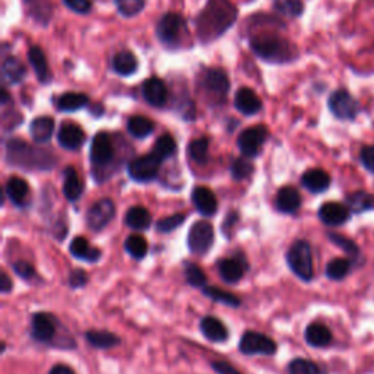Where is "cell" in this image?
<instances>
[{"instance_id":"6da1fadb","label":"cell","mask_w":374,"mask_h":374,"mask_svg":"<svg viewBox=\"0 0 374 374\" xmlns=\"http://www.w3.org/2000/svg\"><path fill=\"white\" fill-rule=\"evenodd\" d=\"M237 19V9L230 0H208L196 19L197 37L202 43H211L231 28Z\"/></svg>"},{"instance_id":"7a4b0ae2","label":"cell","mask_w":374,"mask_h":374,"mask_svg":"<svg viewBox=\"0 0 374 374\" xmlns=\"http://www.w3.org/2000/svg\"><path fill=\"white\" fill-rule=\"evenodd\" d=\"M253 52L270 63H287L297 57L298 52L294 44L277 34H259L251 38Z\"/></svg>"},{"instance_id":"3957f363","label":"cell","mask_w":374,"mask_h":374,"mask_svg":"<svg viewBox=\"0 0 374 374\" xmlns=\"http://www.w3.org/2000/svg\"><path fill=\"white\" fill-rule=\"evenodd\" d=\"M6 158L8 163L25 168L47 170L55 167L56 164V160L52 154L43 151V149H34L19 139H11L8 142Z\"/></svg>"},{"instance_id":"277c9868","label":"cell","mask_w":374,"mask_h":374,"mask_svg":"<svg viewBox=\"0 0 374 374\" xmlns=\"http://www.w3.org/2000/svg\"><path fill=\"white\" fill-rule=\"evenodd\" d=\"M287 263L295 275L303 281H312L314 275L312 247L306 240H297L287 252Z\"/></svg>"},{"instance_id":"5b68a950","label":"cell","mask_w":374,"mask_h":374,"mask_svg":"<svg viewBox=\"0 0 374 374\" xmlns=\"http://www.w3.org/2000/svg\"><path fill=\"white\" fill-rule=\"evenodd\" d=\"M186 30L187 27L185 18L179 13L168 12L160 19L157 25V35L164 45L176 48L183 43Z\"/></svg>"},{"instance_id":"8992f818","label":"cell","mask_w":374,"mask_h":374,"mask_svg":"<svg viewBox=\"0 0 374 374\" xmlns=\"http://www.w3.org/2000/svg\"><path fill=\"white\" fill-rule=\"evenodd\" d=\"M328 106L331 113L339 120H354L360 113L358 101L346 89H336L332 92Z\"/></svg>"},{"instance_id":"52a82bcc","label":"cell","mask_w":374,"mask_h":374,"mask_svg":"<svg viewBox=\"0 0 374 374\" xmlns=\"http://www.w3.org/2000/svg\"><path fill=\"white\" fill-rule=\"evenodd\" d=\"M240 351L246 356H272L277 353V343L272 338L253 332L247 331L240 339Z\"/></svg>"},{"instance_id":"ba28073f","label":"cell","mask_w":374,"mask_h":374,"mask_svg":"<svg viewBox=\"0 0 374 374\" xmlns=\"http://www.w3.org/2000/svg\"><path fill=\"white\" fill-rule=\"evenodd\" d=\"M266 139H268V129L263 126V124H259V126H252L243 131L237 139V145L244 157L253 158L260 154L262 146Z\"/></svg>"},{"instance_id":"9c48e42d","label":"cell","mask_w":374,"mask_h":374,"mask_svg":"<svg viewBox=\"0 0 374 374\" xmlns=\"http://www.w3.org/2000/svg\"><path fill=\"white\" fill-rule=\"evenodd\" d=\"M187 244L193 255H205L214 244V229L211 224L207 221L194 222L187 236Z\"/></svg>"},{"instance_id":"30bf717a","label":"cell","mask_w":374,"mask_h":374,"mask_svg":"<svg viewBox=\"0 0 374 374\" xmlns=\"http://www.w3.org/2000/svg\"><path fill=\"white\" fill-rule=\"evenodd\" d=\"M161 163L163 161L153 153L135 158L129 164V176L141 183L151 182L157 177Z\"/></svg>"},{"instance_id":"8fae6325","label":"cell","mask_w":374,"mask_h":374,"mask_svg":"<svg viewBox=\"0 0 374 374\" xmlns=\"http://www.w3.org/2000/svg\"><path fill=\"white\" fill-rule=\"evenodd\" d=\"M114 215H116L114 202L111 199H101V201L95 202L89 208L87 214V224L91 230L101 231L111 222Z\"/></svg>"},{"instance_id":"7c38bea8","label":"cell","mask_w":374,"mask_h":374,"mask_svg":"<svg viewBox=\"0 0 374 374\" xmlns=\"http://www.w3.org/2000/svg\"><path fill=\"white\" fill-rule=\"evenodd\" d=\"M89 155H91V163L95 167H106L107 164L111 163L114 157V148L109 133L99 132L94 136Z\"/></svg>"},{"instance_id":"4fadbf2b","label":"cell","mask_w":374,"mask_h":374,"mask_svg":"<svg viewBox=\"0 0 374 374\" xmlns=\"http://www.w3.org/2000/svg\"><path fill=\"white\" fill-rule=\"evenodd\" d=\"M204 88L215 99H224L230 89L227 73L222 69H209L204 77Z\"/></svg>"},{"instance_id":"5bb4252c","label":"cell","mask_w":374,"mask_h":374,"mask_svg":"<svg viewBox=\"0 0 374 374\" xmlns=\"http://www.w3.org/2000/svg\"><path fill=\"white\" fill-rule=\"evenodd\" d=\"M350 216H351V209L348 208V205L339 202H326L319 209L320 221L329 227L343 226L345 222L350 221Z\"/></svg>"},{"instance_id":"9a60e30c","label":"cell","mask_w":374,"mask_h":374,"mask_svg":"<svg viewBox=\"0 0 374 374\" xmlns=\"http://www.w3.org/2000/svg\"><path fill=\"white\" fill-rule=\"evenodd\" d=\"M142 95L145 101L153 107H163L167 103L168 89L163 79L153 77L148 78L142 85Z\"/></svg>"},{"instance_id":"2e32d148","label":"cell","mask_w":374,"mask_h":374,"mask_svg":"<svg viewBox=\"0 0 374 374\" xmlns=\"http://www.w3.org/2000/svg\"><path fill=\"white\" fill-rule=\"evenodd\" d=\"M31 335L38 342H50L56 335V320L45 313L34 314L31 321Z\"/></svg>"},{"instance_id":"e0dca14e","label":"cell","mask_w":374,"mask_h":374,"mask_svg":"<svg viewBox=\"0 0 374 374\" xmlns=\"http://www.w3.org/2000/svg\"><path fill=\"white\" fill-rule=\"evenodd\" d=\"M57 142L69 151H77L85 142V133L77 123H63L59 129Z\"/></svg>"},{"instance_id":"ac0fdd59","label":"cell","mask_w":374,"mask_h":374,"mask_svg":"<svg viewBox=\"0 0 374 374\" xmlns=\"http://www.w3.org/2000/svg\"><path fill=\"white\" fill-rule=\"evenodd\" d=\"M234 104L244 116H255L262 110V99L252 88H240L236 94Z\"/></svg>"},{"instance_id":"d6986e66","label":"cell","mask_w":374,"mask_h":374,"mask_svg":"<svg viewBox=\"0 0 374 374\" xmlns=\"http://www.w3.org/2000/svg\"><path fill=\"white\" fill-rule=\"evenodd\" d=\"M192 201L194 208L204 216H212L218 209V202L214 192L205 186H199L193 189Z\"/></svg>"},{"instance_id":"ffe728a7","label":"cell","mask_w":374,"mask_h":374,"mask_svg":"<svg viewBox=\"0 0 374 374\" xmlns=\"http://www.w3.org/2000/svg\"><path fill=\"white\" fill-rule=\"evenodd\" d=\"M246 269H247V265L240 258L222 259L218 263V270H219L221 278L226 282H229V284L238 282L244 277Z\"/></svg>"},{"instance_id":"44dd1931","label":"cell","mask_w":374,"mask_h":374,"mask_svg":"<svg viewBox=\"0 0 374 374\" xmlns=\"http://www.w3.org/2000/svg\"><path fill=\"white\" fill-rule=\"evenodd\" d=\"M302 185L312 193H323L331 186V176L325 170L312 168L302 176Z\"/></svg>"},{"instance_id":"7402d4cb","label":"cell","mask_w":374,"mask_h":374,"mask_svg":"<svg viewBox=\"0 0 374 374\" xmlns=\"http://www.w3.org/2000/svg\"><path fill=\"white\" fill-rule=\"evenodd\" d=\"M302 207V196L297 189L285 186L277 194V208L282 214H295Z\"/></svg>"},{"instance_id":"603a6c76","label":"cell","mask_w":374,"mask_h":374,"mask_svg":"<svg viewBox=\"0 0 374 374\" xmlns=\"http://www.w3.org/2000/svg\"><path fill=\"white\" fill-rule=\"evenodd\" d=\"M201 331L212 342H224L229 338L227 326L214 316H207L201 320Z\"/></svg>"},{"instance_id":"cb8c5ba5","label":"cell","mask_w":374,"mask_h":374,"mask_svg":"<svg viewBox=\"0 0 374 374\" xmlns=\"http://www.w3.org/2000/svg\"><path fill=\"white\" fill-rule=\"evenodd\" d=\"M6 194L16 207H25L30 199V186L21 177H11L6 183Z\"/></svg>"},{"instance_id":"d4e9b609","label":"cell","mask_w":374,"mask_h":374,"mask_svg":"<svg viewBox=\"0 0 374 374\" xmlns=\"http://www.w3.org/2000/svg\"><path fill=\"white\" fill-rule=\"evenodd\" d=\"M28 59H30V63H31V66L37 75V78L41 84H48L50 81H52V72H50L45 55L40 47L34 45L30 48Z\"/></svg>"},{"instance_id":"484cf974","label":"cell","mask_w":374,"mask_h":374,"mask_svg":"<svg viewBox=\"0 0 374 374\" xmlns=\"http://www.w3.org/2000/svg\"><path fill=\"white\" fill-rule=\"evenodd\" d=\"M55 132V120L48 116L37 117L31 121L30 133L37 143H45L50 141Z\"/></svg>"},{"instance_id":"4316f807","label":"cell","mask_w":374,"mask_h":374,"mask_svg":"<svg viewBox=\"0 0 374 374\" xmlns=\"http://www.w3.org/2000/svg\"><path fill=\"white\" fill-rule=\"evenodd\" d=\"M25 75H27V70H25V66L19 59L9 56L4 60V63H2L4 82H6L9 85H16V84L22 82V79L25 78Z\"/></svg>"},{"instance_id":"83f0119b","label":"cell","mask_w":374,"mask_h":374,"mask_svg":"<svg viewBox=\"0 0 374 374\" xmlns=\"http://www.w3.org/2000/svg\"><path fill=\"white\" fill-rule=\"evenodd\" d=\"M69 251L75 258L84 259L91 263H95L99 258H101V252H99L95 247H91L88 240L84 237H75L70 243Z\"/></svg>"},{"instance_id":"f1b7e54d","label":"cell","mask_w":374,"mask_h":374,"mask_svg":"<svg viewBox=\"0 0 374 374\" xmlns=\"http://www.w3.org/2000/svg\"><path fill=\"white\" fill-rule=\"evenodd\" d=\"M82 190H84V185L78 176L77 170L73 167H67L65 170V183H63V193L66 199L70 202L78 201L82 194Z\"/></svg>"},{"instance_id":"f546056e","label":"cell","mask_w":374,"mask_h":374,"mask_svg":"<svg viewBox=\"0 0 374 374\" xmlns=\"http://www.w3.org/2000/svg\"><path fill=\"white\" fill-rule=\"evenodd\" d=\"M306 341L309 345L316 348L328 346L332 342V332L321 323H312L306 329Z\"/></svg>"},{"instance_id":"4dcf8cb0","label":"cell","mask_w":374,"mask_h":374,"mask_svg":"<svg viewBox=\"0 0 374 374\" xmlns=\"http://www.w3.org/2000/svg\"><path fill=\"white\" fill-rule=\"evenodd\" d=\"M89 103V98L82 94V92H65L63 95L59 97L57 99V110L70 113V111H77L84 107H87Z\"/></svg>"},{"instance_id":"1f68e13d","label":"cell","mask_w":374,"mask_h":374,"mask_svg":"<svg viewBox=\"0 0 374 374\" xmlns=\"http://www.w3.org/2000/svg\"><path fill=\"white\" fill-rule=\"evenodd\" d=\"M113 70L121 77H129L138 70V60L132 52L123 50L119 52L113 59Z\"/></svg>"},{"instance_id":"d6a6232c","label":"cell","mask_w":374,"mask_h":374,"mask_svg":"<svg viewBox=\"0 0 374 374\" xmlns=\"http://www.w3.org/2000/svg\"><path fill=\"white\" fill-rule=\"evenodd\" d=\"M346 205L354 214H364L374 209V196L367 192H353L346 196Z\"/></svg>"},{"instance_id":"836d02e7","label":"cell","mask_w":374,"mask_h":374,"mask_svg":"<svg viewBox=\"0 0 374 374\" xmlns=\"http://www.w3.org/2000/svg\"><path fill=\"white\" fill-rule=\"evenodd\" d=\"M126 224L132 230H146L151 226V214L143 207H133L126 214Z\"/></svg>"},{"instance_id":"e575fe53","label":"cell","mask_w":374,"mask_h":374,"mask_svg":"<svg viewBox=\"0 0 374 374\" xmlns=\"http://www.w3.org/2000/svg\"><path fill=\"white\" fill-rule=\"evenodd\" d=\"M128 131L136 139H143L154 132V123L145 116H133L128 121Z\"/></svg>"},{"instance_id":"d590c367","label":"cell","mask_w":374,"mask_h":374,"mask_svg":"<svg viewBox=\"0 0 374 374\" xmlns=\"http://www.w3.org/2000/svg\"><path fill=\"white\" fill-rule=\"evenodd\" d=\"M28 13L38 22L47 23L52 16V4L50 0H23Z\"/></svg>"},{"instance_id":"8d00e7d4","label":"cell","mask_w":374,"mask_h":374,"mask_svg":"<svg viewBox=\"0 0 374 374\" xmlns=\"http://www.w3.org/2000/svg\"><path fill=\"white\" fill-rule=\"evenodd\" d=\"M87 341L95 346V348H101V350H107V348L117 346L120 343V338L116 336L111 332L106 331H88L87 332Z\"/></svg>"},{"instance_id":"74e56055","label":"cell","mask_w":374,"mask_h":374,"mask_svg":"<svg viewBox=\"0 0 374 374\" xmlns=\"http://www.w3.org/2000/svg\"><path fill=\"white\" fill-rule=\"evenodd\" d=\"M353 262L350 259L336 258L332 259L326 266V277L332 281H342L350 273Z\"/></svg>"},{"instance_id":"f35d334b","label":"cell","mask_w":374,"mask_h":374,"mask_svg":"<svg viewBox=\"0 0 374 374\" xmlns=\"http://www.w3.org/2000/svg\"><path fill=\"white\" fill-rule=\"evenodd\" d=\"M288 371L290 374H328L325 367L304 358L292 360L288 365Z\"/></svg>"},{"instance_id":"ab89813d","label":"cell","mask_w":374,"mask_h":374,"mask_svg":"<svg viewBox=\"0 0 374 374\" xmlns=\"http://www.w3.org/2000/svg\"><path fill=\"white\" fill-rule=\"evenodd\" d=\"M329 240L336 244L339 248H342V251L350 256V260L351 262H357L360 258H361V252H360V247L350 238H346L338 233H329L328 234Z\"/></svg>"},{"instance_id":"60d3db41","label":"cell","mask_w":374,"mask_h":374,"mask_svg":"<svg viewBox=\"0 0 374 374\" xmlns=\"http://www.w3.org/2000/svg\"><path fill=\"white\" fill-rule=\"evenodd\" d=\"M176 149H177V143L174 141V138L171 135H163L157 139L153 154H155L161 161H164L171 155H174Z\"/></svg>"},{"instance_id":"b9f144b4","label":"cell","mask_w":374,"mask_h":374,"mask_svg":"<svg viewBox=\"0 0 374 374\" xmlns=\"http://www.w3.org/2000/svg\"><path fill=\"white\" fill-rule=\"evenodd\" d=\"M208 149H209L208 138H199L190 142L189 155L194 163L205 164L208 161Z\"/></svg>"},{"instance_id":"7bdbcfd3","label":"cell","mask_w":374,"mask_h":374,"mask_svg":"<svg viewBox=\"0 0 374 374\" xmlns=\"http://www.w3.org/2000/svg\"><path fill=\"white\" fill-rule=\"evenodd\" d=\"M204 292H205V295H208L209 298H212V300H215L218 303H222V304H226V306H230V307H238L241 304L238 297H236L231 292H227V291H222L219 288H215V287H205L204 288Z\"/></svg>"},{"instance_id":"ee69618b","label":"cell","mask_w":374,"mask_h":374,"mask_svg":"<svg viewBox=\"0 0 374 374\" xmlns=\"http://www.w3.org/2000/svg\"><path fill=\"white\" fill-rule=\"evenodd\" d=\"M124 248L126 252L133 258V259H142L145 258L148 252V243L142 236H131L126 238V243H124Z\"/></svg>"},{"instance_id":"f6af8a7d","label":"cell","mask_w":374,"mask_h":374,"mask_svg":"<svg viewBox=\"0 0 374 374\" xmlns=\"http://www.w3.org/2000/svg\"><path fill=\"white\" fill-rule=\"evenodd\" d=\"M185 277H186V281L194 288H205L207 285L205 272L202 270V268H199L194 263L185 265Z\"/></svg>"},{"instance_id":"bcb514c9","label":"cell","mask_w":374,"mask_h":374,"mask_svg":"<svg viewBox=\"0 0 374 374\" xmlns=\"http://www.w3.org/2000/svg\"><path fill=\"white\" fill-rule=\"evenodd\" d=\"M273 6L275 9L287 16H300L304 11V5H303V0H275L273 2Z\"/></svg>"},{"instance_id":"7dc6e473","label":"cell","mask_w":374,"mask_h":374,"mask_svg":"<svg viewBox=\"0 0 374 374\" xmlns=\"http://www.w3.org/2000/svg\"><path fill=\"white\" fill-rule=\"evenodd\" d=\"M253 164L248 161L247 157H241V158H237L233 165H231V176L234 180L237 182H241L244 179H248L253 174Z\"/></svg>"},{"instance_id":"c3c4849f","label":"cell","mask_w":374,"mask_h":374,"mask_svg":"<svg viewBox=\"0 0 374 374\" xmlns=\"http://www.w3.org/2000/svg\"><path fill=\"white\" fill-rule=\"evenodd\" d=\"M117 11L124 18L139 15L145 8V0H116Z\"/></svg>"},{"instance_id":"681fc988","label":"cell","mask_w":374,"mask_h":374,"mask_svg":"<svg viewBox=\"0 0 374 374\" xmlns=\"http://www.w3.org/2000/svg\"><path fill=\"white\" fill-rule=\"evenodd\" d=\"M186 216L183 214H176V215H171V216H167L164 219H160L157 222V230L160 233H171L176 229H179L182 224L185 222Z\"/></svg>"},{"instance_id":"f907efd6","label":"cell","mask_w":374,"mask_h":374,"mask_svg":"<svg viewBox=\"0 0 374 374\" xmlns=\"http://www.w3.org/2000/svg\"><path fill=\"white\" fill-rule=\"evenodd\" d=\"M360 160L364 168L374 174V146L373 145H367L361 149Z\"/></svg>"},{"instance_id":"816d5d0a","label":"cell","mask_w":374,"mask_h":374,"mask_svg":"<svg viewBox=\"0 0 374 374\" xmlns=\"http://www.w3.org/2000/svg\"><path fill=\"white\" fill-rule=\"evenodd\" d=\"M63 4L66 5V8L77 13H88L92 8L89 0H63Z\"/></svg>"},{"instance_id":"f5cc1de1","label":"cell","mask_w":374,"mask_h":374,"mask_svg":"<svg viewBox=\"0 0 374 374\" xmlns=\"http://www.w3.org/2000/svg\"><path fill=\"white\" fill-rule=\"evenodd\" d=\"M13 270L18 273V275H19L21 278H23V280H31V278H34V275H35L34 268H33L28 262H22V260L16 262V263L13 265Z\"/></svg>"},{"instance_id":"db71d44e","label":"cell","mask_w":374,"mask_h":374,"mask_svg":"<svg viewBox=\"0 0 374 374\" xmlns=\"http://www.w3.org/2000/svg\"><path fill=\"white\" fill-rule=\"evenodd\" d=\"M88 281V277H87V273L85 270L82 269H75L70 272V275H69V285L72 288H81L87 284Z\"/></svg>"},{"instance_id":"11a10c76","label":"cell","mask_w":374,"mask_h":374,"mask_svg":"<svg viewBox=\"0 0 374 374\" xmlns=\"http://www.w3.org/2000/svg\"><path fill=\"white\" fill-rule=\"evenodd\" d=\"M212 368L218 374H241L237 368H234L231 364H229L226 361H215V363H212Z\"/></svg>"},{"instance_id":"9f6ffc18","label":"cell","mask_w":374,"mask_h":374,"mask_svg":"<svg viewBox=\"0 0 374 374\" xmlns=\"http://www.w3.org/2000/svg\"><path fill=\"white\" fill-rule=\"evenodd\" d=\"M0 291H2L4 294H8L12 291V281L5 272H2V275H0Z\"/></svg>"},{"instance_id":"6f0895ef","label":"cell","mask_w":374,"mask_h":374,"mask_svg":"<svg viewBox=\"0 0 374 374\" xmlns=\"http://www.w3.org/2000/svg\"><path fill=\"white\" fill-rule=\"evenodd\" d=\"M48 374H75L73 370L65 364H59V365H55L52 370H50Z\"/></svg>"}]
</instances>
